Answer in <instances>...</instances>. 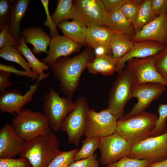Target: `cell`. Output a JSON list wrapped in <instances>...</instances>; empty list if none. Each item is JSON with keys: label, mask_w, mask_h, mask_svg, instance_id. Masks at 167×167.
Listing matches in <instances>:
<instances>
[{"label": "cell", "mask_w": 167, "mask_h": 167, "mask_svg": "<svg viewBox=\"0 0 167 167\" xmlns=\"http://www.w3.org/2000/svg\"><path fill=\"white\" fill-rule=\"evenodd\" d=\"M94 54L87 49L71 57H62L48 66L59 82L61 91L71 100L78 87L82 73L94 58Z\"/></svg>", "instance_id": "1"}, {"label": "cell", "mask_w": 167, "mask_h": 167, "mask_svg": "<svg viewBox=\"0 0 167 167\" xmlns=\"http://www.w3.org/2000/svg\"><path fill=\"white\" fill-rule=\"evenodd\" d=\"M60 142L51 132L25 142L19 155L27 159L32 167H47L60 150Z\"/></svg>", "instance_id": "2"}, {"label": "cell", "mask_w": 167, "mask_h": 167, "mask_svg": "<svg viewBox=\"0 0 167 167\" xmlns=\"http://www.w3.org/2000/svg\"><path fill=\"white\" fill-rule=\"evenodd\" d=\"M158 116L145 111L126 118L118 119L114 133L125 139L131 145L150 137Z\"/></svg>", "instance_id": "3"}, {"label": "cell", "mask_w": 167, "mask_h": 167, "mask_svg": "<svg viewBox=\"0 0 167 167\" xmlns=\"http://www.w3.org/2000/svg\"><path fill=\"white\" fill-rule=\"evenodd\" d=\"M11 124L18 135L25 142L51 132L43 113L28 108L23 109L16 114Z\"/></svg>", "instance_id": "4"}, {"label": "cell", "mask_w": 167, "mask_h": 167, "mask_svg": "<svg viewBox=\"0 0 167 167\" xmlns=\"http://www.w3.org/2000/svg\"><path fill=\"white\" fill-rule=\"evenodd\" d=\"M136 86L133 75L127 68L119 74L113 84L109 94L108 108L118 119L122 117L124 107L132 98Z\"/></svg>", "instance_id": "5"}, {"label": "cell", "mask_w": 167, "mask_h": 167, "mask_svg": "<svg viewBox=\"0 0 167 167\" xmlns=\"http://www.w3.org/2000/svg\"><path fill=\"white\" fill-rule=\"evenodd\" d=\"M43 101V113L51 130L57 132L64 119L74 108V102L67 97H61L51 88L44 95Z\"/></svg>", "instance_id": "6"}, {"label": "cell", "mask_w": 167, "mask_h": 167, "mask_svg": "<svg viewBox=\"0 0 167 167\" xmlns=\"http://www.w3.org/2000/svg\"><path fill=\"white\" fill-rule=\"evenodd\" d=\"M74 108L64 120L60 130L66 132L69 144H79L84 134L87 116L90 109L86 98L80 97L74 102Z\"/></svg>", "instance_id": "7"}, {"label": "cell", "mask_w": 167, "mask_h": 167, "mask_svg": "<svg viewBox=\"0 0 167 167\" xmlns=\"http://www.w3.org/2000/svg\"><path fill=\"white\" fill-rule=\"evenodd\" d=\"M73 20L87 28L92 26L108 28L107 12L102 0L73 1Z\"/></svg>", "instance_id": "8"}, {"label": "cell", "mask_w": 167, "mask_h": 167, "mask_svg": "<svg viewBox=\"0 0 167 167\" xmlns=\"http://www.w3.org/2000/svg\"><path fill=\"white\" fill-rule=\"evenodd\" d=\"M128 157L148 159L152 163L167 159V131L159 136L150 137L131 146Z\"/></svg>", "instance_id": "9"}, {"label": "cell", "mask_w": 167, "mask_h": 167, "mask_svg": "<svg viewBox=\"0 0 167 167\" xmlns=\"http://www.w3.org/2000/svg\"><path fill=\"white\" fill-rule=\"evenodd\" d=\"M118 119L107 108L99 112L90 109L84 134L86 137L101 138L115 132Z\"/></svg>", "instance_id": "10"}, {"label": "cell", "mask_w": 167, "mask_h": 167, "mask_svg": "<svg viewBox=\"0 0 167 167\" xmlns=\"http://www.w3.org/2000/svg\"><path fill=\"white\" fill-rule=\"evenodd\" d=\"M131 146L123 137L114 133L100 138L98 148L100 152L99 160L102 165L114 163L130 152Z\"/></svg>", "instance_id": "11"}, {"label": "cell", "mask_w": 167, "mask_h": 167, "mask_svg": "<svg viewBox=\"0 0 167 167\" xmlns=\"http://www.w3.org/2000/svg\"><path fill=\"white\" fill-rule=\"evenodd\" d=\"M49 76V73L39 75L36 82L30 86L29 89L24 95L19 91L10 89L1 93L0 112L8 113L14 115L19 113L24 105L29 103L38 89L39 83Z\"/></svg>", "instance_id": "12"}, {"label": "cell", "mask_w": 167, "mask_h": 167, "mask_svg": "<svg viewBox=\"0 0 167 167\" xmlns=\"http://www.w3.org/2000/svg\"><path fill=\"white\" fill-rule=\"evenodd\" d=\"M154 57L134 58L127 62V68L133 75L136 85L154 83L167 86V82L161 77L155 67Z\"/></svg>", "instance_id": "13"}, {"label": "cell", "mask_w": 167, "mask_h": 167, "mask_svg": "<svg viewBox=\"0 0 167 167\" xmlns=\"http://www.w3.org/2000/svg\"><path fill=\"white\" fill-rule=\"evenodd\" d=\"M166 86L160 84L148 83L137 85L134 88L132 97L138 101L131 110L123 115L122 118H126L145 111L154 100L158 99L166 90Z\"/></svg>", "instance_id": "14"}, {"label": "cell", "mask_w": 167, "mask_h": 167, "mask_svg": "<svg viewBox=\"0 0 167 167\" xmlns=\"http://www.w3.org/2000/svg\"><path fill=\"white\" fill-rule=\"evenodd\" d=\"M134 42L152 41L167 46V13L157 16L153 20L136 32L132 37Z\"/></svg>", "instance_id": "15"}, {"label": "cell", "mask_w": 167, "mask_h": 167, "mask_svg": "<svg viewBox=\"0 0 167 167\" xmlns=\"http://www.w3.org/2000/svg\"><path fill=\"white\" fill-rule=\"evenodd\" d=\"M47 56L42 62L49 64L62 57H66L78 51L81 45L64 35H58L51 38Z\"/></svg>", "instance_id": "16"}, {"label": "cell", "mask_w": 167, "mask_h": 167, "mask_svg": "<svg viewBox=\"0 0 167 167\" xmlns=\"http://www.w3.org/2000/svg\"><path fill=\"white\" fill-rule=\"evenodd\" d=\"M25 143L12 125L6 124L0 131V158H13L19 155Z\"/></svg>", "instance_id": "17"}, {"label": "cell", "mask_w": 167, "mask_h": 167, "mask_svg": "<svg viewBox=\"0 0 167 167\" xmlns=\"http://www.w3.org/2000/svg\"><path fill=\"white\" fill-rule=\"evenodd\" d=\"M165 47L161 43L154 41L134 42L131 50L119 59L116 72L118 74L120 73L125 66V63L129 60L155 55Z\"/></svg>", "instance_id": "18"}, {"label": "cell", "mask_w": 167, "mask_h": 167, "mask_svg": "<svg viewBox=\"0 0 167 167\" xmlns=\"http://www.w3.org/2000/svg\"><path fill=\"white\" fill-rule=\"evenodd\" d=\"M21 35L24 38L26 43L33 46L32 52L34 54H39L42 52L47 54V47L51 38L41 28L32 27L27 28L21 32Z\"/></svg>", "instance_id": "19"}, {"label": "cell", "mask_w": 167, "mask_h": 167, "mask_svg": "<svg viewBox=\"0 0 167 167\" xmlns=\"http://www.w3.org/2000/svg\"><path fill=\"white\" fill-rule=\"evenodd\" d=\"M113 32L106 27L92 26L88 27L87 28L85 43L94 49L102 48L112 53L109 43Z\"/></svg>", "instance_id": "20"}, {"label": "cell", "mask_w": 167, "mask_h": 167, "mask_svg": "<svg viewBox=\"0 0 167 167\" xmlns=\"http://www.w3.org/2000/svg\"><path fill=\"white\" fill-rule=\"evenodd\" d=\"M119 59L106 54L96 55L88 63L87 68L91 74L111 75L116 71Z\"/></svg>", "instance_id": "21"}, {"label": "cell", "mask_w": 167, "mask_h": 167, "mask_svg": "<svg viewBox=\"0 0 167 167\" xmlns=\"http://www.w3.org/2000/svg\"><path fill=\"white\" fill-rule=\"evenodd\" d=\"M30 1L13 0L9 25L13 36L19 43L21 23L28 9Z\"/></svg>", "instance_id": "22"}, {"label": "cell", "mask_w": 167, "mask_h": 167, "mask_svg": "<svg viewBox=\"0 0 167 167\" xmlns=\"http://www.w3.org/2000/svg\"><path fill=\"white\" fill-rule=\"evenodd\" d=\"M108 28L113 32L122 33L131 37L135 34L132 24L118 9L107 13Z\"/></svg>", "instance_id": "23"}, {"label": "cell", "mask_w": 167, "mask_h": 167, "mask_svg": "<svg viewBox=\"0 0 167 167\" xmlns=\"http://www.w3.org/2000/svg\"><path fill=\"white\" fill-rule=\"evenodd\" d=\"M134 42L132 37L113 32L109 43L112 56L116 59H120L131 50Z\"/></svg>", "instance_id": "24"}, {"label": "cell", "mask_w": 167, "mask_h": 167, "mask_svg": "<svg viewBox=\"0 0 167 167\" xmlns=\"http://www.w3.org/2000/svg\"><path fill=\"white\" fill-rule=\"evenodd\" d=\"M65 36L80 45L85 43L87 28L74 20H65L57 25Z\"/></svg>", "instance_id": "25"}, {"label": "cell", "mask_w": 167, "mask_h": 167, "mask_svg": "<svg viewBox=\"0 0 167 167\" xmlns=\"http://www.w3.org/2000/svg\"><path fill=\"white\" fill-rule=\"evenodd\" d=\"M25 58L32 71L40 75L45 74L44 71L49 68L48 65L39 60L28 46L24 38L21 36L19 45L16 47Z\"/></svg>", "instance_id": "26"}, {"label": "cell", "mask_w": 167, "mask_h": 167, "mask_svg": "<svg viewBox=\"0 0 167 167\" xmlns=\"http://www.w3.org/2000/svg\"><path fill=\"white\" fill-rule=\"evenodd\" d=\"M157 17L152 10L150 0H143L132 23L135 32L140 30Z\"/></svg>", "instance_id": "27"}, {"label": "cell", "mask_w": 167, "mask_h": 167, "mask_svg": "<svg viewBox=\"0 0 167 167\" xmlns=\"http://www.w3.org/2000/svg\"><path fill=\"white\" fill-rule=\"evenodd\" d=\"M74 13L73 1L58 0L56 9L51 17L54 23L57 26L64 20L73 19Z\"/></svg>", "instance_id": "28"}, {"label": "cell", "mask_w": 167, "mask_h": 167, "mask_svg": "<svg viewBox=\"0 0 167 167\" xmlns=\"http://www.w3.org/2000/svg\"><path fill=\"white\" fill-rule=\"evenodd\" d=\"M99 141L100 138L86 137L82 142L81 148L75 155L73 162L92 156L96 150L98 148Z\"/></svg>", "instance_id": "29"}, {"label": "cell", "mask_w": 167, "mask_h": 167, "mask_svg": "<svg viewBox=\"0 0 167 167\" xmlns=\"http://www.w3.org/2000/svg\"><path fill=\"white\" fill-rule=\"evenodd\" d=\"M0 56L5 60L19 64L25 71H31L28 62L15 46H6L0 49Z\"/></svg>", "instance_id": "30"}, {"label": "cell", "mask_w": 167, "mask_h": 167, "mask_svg": "<svg viewBox=\"0 0 167 167\" xmlns=\"http://www.w3.org/2000/svg\"><path fill=\"white\" fill-rule=\"evenodd\" d=\"M79 149L66 151L60 150L47 167H68Z\"/></svg>", "instance_id": "31"}, {"label": "cell", "mask_w": 167, "mask_h": 167, "mask_svg": "<svg viewBox=\"0 0 167 167\" xmlns=\"http://www.w3.org/2000/svg\"><path fill=\"white\" fill-rule=\"evenodd\" d=\"M158 112L159 114L158 118L150 137L159 136L167 131V103L160 105L158 107Z\"/></svg>", "instance_id": "32"}, {"label": "cell", "mask_w": 167, "mask_h": 167, "mask_svg": "<svg viewBox=\"0 0 167 167\" xmlns=\"http://www.w3.org/2000/svg\"><path fill=\"white\" fill-rule=\"evenodd\" d=\"M143 0H128L120 10L126 19L132 24L137 15Z\"/></svg>", "instance_id": "33"}, {"label": "cell", "mask_w": 167, "mask_h": 167, "mask_svg": "<svg viewBox=\"0 0 167 167\" xmlns=\"http://www.w3.org/2000/svg\"><path fill=\"white\" fill-rule=\"evenodd\" d=\"M152 162L148 159L139 160L125 156L105 167H148Z\"/></svg>", "instance_id": "34"}, {"label": "cell", "mask_w": 167, "mask_h": 167, "mask_svg": "<svg viewBox=\"0 0 167 167\" xmlns=\"http://www.w3.org/2000/svg\"><path fill=\"white\" fill-rule=\"evenodd\" d=\"M154 64L158 73L167 82V46L155 55Z\"/></svg>", "instance_id": "35"}, {"label": "cell", "mask_w": 167, "mask_h": 167, "mask_svg": "<svg viewBox=\"0 0 167 167\" xmlns=\"http://www.w3.org/2000/svg\"><path fill=\"white\" fill-rule=\"evenodd\" d=\"M0 49L12 46L15 47L19 44L13 36L8 24H6L0 28Z\"/></svg>", "instance_id": "36"}, {"label": "cell", "mask_w": 167, "mask_h": 167, "mask_svg": "<svg viewBox=\"0 0 167 167\" xmlns=\"http://www.w3.org/2000/svg\"><path fill=\"white\" fill-rule=\"evenodd\" d=\"M13 0H0V28L8 24Z\"/></svg>", "instance_id": "37"}, {"label": "cell", "mask_w": 167, "mask_h": 167, "mask_svg": "<svg viewBox=\"0 0 167 167\" xmlns=\"http://www.w3.org/2000/svg\"><path fill=\"white\" fill-rule=\"evenodd\" d=\"M0 71L14 74L17 76L27 77L33 80L38 79L40 75L37 73L32 71H21L16 68L14 66L2 63L0 64Z\"/></svg>", "instance_id": "38"}, {"label": "cell", "mask_w": 167, "mask_h": 167, "mask_svg": "<svg viewBox=\"0 0 167 167\" xmlns=\"http://www.w3.org/2000/svg\"><path fill=\"white\" fill-rule=\"evenodd\" d=\"M0 167H32L28 160L23 157L0 158Z\"/></svg>", "instance_id": "39"}, {"label": "cell", "mask_w": 167, "mask_h": 167, "mask_svg": "<svg viewBox=\"0 0 167 167\" xmlns=\"http://www.w3.org/2000/svg\"><path fill=\"white\" fill-rule=\"evenodd\" d=\"M46 15L47 19L44 23V26H47L50 30V35L52 37L59 35L57 25L54 23L50 15L49 9V0H41Z\"/></svg>", "instance_id": "40"}, {"label": "cell", "mask_w": 167, "mask_h": 167, "mask_svg": "<svg viewBox=\"0 0 167 167\" xmlns=\"http://www.w3.org/2000/svg\"><path fill=\"white\" fill-rule=\"evenodd\" d=\"M100 162L97 158V155L72 162L68 167H99Z\"/></svg>", "instance_id": "41"}, {"label": "cell", "mask_w": 167, "mask_h": 167, "mask_svg": "<svg viewBox=\"0 0 167 167\" xmlns=\"http://www.w3.org/2000/svg\"><path fill=\"white\" fill-rule=\"evenodd\" d=\"M153 11L157 16L167 13V0H150Z\"/></svg>", "instance_id": "42"}, {"label": "cell", "mask_w": 167, "mask_h": 167, "mask_svg": "<svg viewBox=\"0 0 167 167\" xmlns=\"http://www.w3.org/2000/svg\"><path fill=\"white\" fill-rule=\"evenodd\" d=\"M107 13L120 9L128 0H102Z\"/></svg>", "instance_id": "43"}, {"label": "cell", "mask_w": 167, "mask_h": 167, "mask_svg": "<svg viewBox=\"0 0 167 167\" xmlns=\"http://www.w3.org/2000/svg\"><path fill=\"white\" fill-rule=\"evenodd\" d=\"M11 74L9 72L0 71V92L6 91V88L11 86L12 83L10 79Z\"/></svg>", "instance_id": "44"}, {"label": "cell", "mask_w": 167, "mask_h": 167, "mask_svg": "<svg viewBox=\"0 0 167 167\" xmlns=\"http://www.w3.org/2000/svg\"><path fill=\"white\" fill-rule=\"evenodd\" d=\"M148 167H167V159L159 162L152 163Z\"/></svg>", "instance_id": "45"}]
</instances>
